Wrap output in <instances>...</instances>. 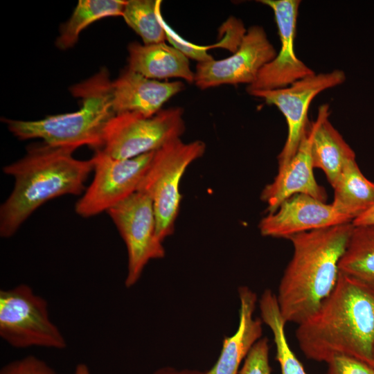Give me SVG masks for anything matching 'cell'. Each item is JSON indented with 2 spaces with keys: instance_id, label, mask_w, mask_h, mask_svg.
<instances>
[{
  "instance_id": "6da1fadb",
  "label": "cell",
  "mask_w": 374,
  "mask_h": 374,
  "mask_svg": "<svg viewBox=\"0 0 374 374\" xmlns=\"http://www.w3.org/2000/svg\"><path fill=\"white\" fill-rule=\"evenodd\" d=\"M296 337L308 359L328 363L346 355L374 369V285L340 272L330 295L298 324Z\"/></svg>"
},
{
  "instance_id": "7a4b0ae2",
  "label": "cell",
  "mask_w": 374,
  "mask_h": 374,
  "mask_svg": "<svg viewBox=\"0 0 374 374\" xmlns=\"http://www.w3.org/2000/svg\"><path fill=\"white\" fill-rule=\"evenodd\" d=\"M73 149L42 142L30 145L26 154L3 168L15 181L0 207V236L10 238L46 202L66 195H80L93 172V161L73 156Z\"/></svg>"
},
{
  "instance_id": "3957f363",
  "label": "cell",
  "mask_w": 374,
  "mask_h": 374,
  "mask_svg": "<svg viewBox=\"0 0 374 374\" xmlns=\"http://www.w3.org/2000/svg\"><path fill=\"white\" fill-rule=\"evenodd\" d=\"M353 226L350 222L288 238L293 253L276 294L286 323L299 324L305 321L332 292Z\"/></svg>"
},
{
  "instance_id": "277c9868",
  "label": "cell",
  "mask_w": 374,
  "mask_h": 374,
  "mask_svg": "<svg viewBox=\"0 0 374 374\" xmlns=\"http://www.w3.org/2000/svg\"><path fill=\"white\" fill-rule=\"evenodd\" d=\"M112 83L108 71L101 69L70 88L73 96L82 100L78 110L36 121H3L8 130L19 140L40 139L51 146L75 150L84 145L95 150L100 149L105 128L116 115L112 105Z\"/></svg>"
},
{
  "instance_id": "5b68a950",
  "label": "cell",
  "mask_w": 374,
  "mask_h": 374,
  "mask_svg": "<svg viewBox=\"0 0 374 374\" xmlns=\"http://www.w3.org/2000/svg\"><path fill=\"white\" fill-rule=\"evenodd\" d=\"M205 150L206 145L202 141L185 143L179 138L154 152L137 191L152 202L157 235L162 242L175 230L181 200V179L189 165L202 157Z\"/></svg>"
},
{
  "instance_id": "8992f818",
  "label": "cell",
  "mask_w": 374,
  "mask_h": 374,
  "mask_svg": "<svg viewBox=\"0 0 374 374\" xmlns=\"http://www.w3.org/2000/svg\"><path fill=\"white\" fill-rule=\"evenodd\" d=\"M0 337L18 349L63 350L67 346L50 317L46 300L24 283L0 291Z\"/></svg>"
},
{
  "instance_id": "52a82bcc",
  "label": "cell",
  "mask_w": 374,
  "mask_h": 374,
  "mask_svg": "<svg viewBox=\"0 0 374 374\" xmlns=\"http://www.w3.org/2000/svg\"><path fill=\"white\" fill-rule=\"evenodd\" d=\"M183 114L181 107L161 109L151 117L135 113L116 114L105 128L103 145L98 150L118 159L156 151L183 134Z\"/></svg>"
},
{
  "instance_id": "ba28073f",
  "label": "cell",
  "mask_w": 374,
  "mask_h": 374,
  "mask_svg": "<svg viewBox=\"0 0 374 374\" xmlns=\"http://www.w3.org/2000/svg\"><path fill=\"white\" fill-rule=\"evenodd\" d=\"M154 152L118 159L96 150L91 158L93 177L76 202L75 213L87 218L107 212L136 192Z\"/></svg>"
},
{
  "instance_id": "9c48e42d",
  "label": "cell",
  "mask_w": 374,
  "mask_h": 374,
  "mask_svg": "<svg viewBox=\"0 0 374 374\" xmlns=\"http://www.w3.org/2000/svg\"><path fill=\"white\" fill-rule=\"evenodd\" d=\"M107 213L126 245L127 271L125 285L130 288L139 281L150 260L161 259L166 254L163 242L157 235L152 202L136 191Z\"/></svg>"
},
{
  "instance_id": "30bf717a",
  "label": "cell",
  "mask_w": 374,
  "mask_h": 374,
  "mask_svg": "<svg viewBox=\"0 0 374 374\" xmlns=\"http://www.w3.org/2000/svg\"><path fill=\"white\" fill-rule=\"evenodd\" d=\"M345 80L344 72L335 69L328 73H314L285 88L250 94L263 99L267 104L276 106L285 118L287 136L278 157V169L287 164L298 149L309 123L308 112L314 98L326 89L342 84Z\"/></svg>"
},
{
  "instance_id": "8fae6325",
  "label": "cell",
  "mask_w": 374,
  "mask_h": 374,
  "mask_svg": "<svg viewBox=\"0 0 374 374\" xmlns=\"http://www.w3.org/2000/svg\"><path fill=\"white\" fill-rule=\"evenodd\" d=\"M276 54L265 29L260 26H252L231 56L197 62L194 82L202 90L222 84L249 85L256 80L260 69L274 59Z\"/></svg>"
},
{
  "instance_id": "7c38bea8",
  "label": "cell",
  "mask_w": 374,
  "mask_h": 374,
  "mask_svg": "<svg viewBox=\"0 0 374 374\" xmlns=\"http://www.w3.org/2000/svg\"><path fill=\"white\" fill-rule=\"evenodd\" d=\"M274 12L280 40V48L274 59L259 71L256 80L247 85V92L274 90L287 87L315 73L299 59L294 51V38L299 0H261Z\"/></svg>"
},
{
  "instance_id": "4fadbf2b",
  "label": "cell",
  "mask_w": 374,
  "mask_h": 374,
  "mask_svg": "<svg viewBox=\"0 0 374 374\" xmlns=\"http://www.w3.org/2000/svg\"><path fill=\"white\" fill-rule=\"evenodd\" d=\"M350 222L352 220L332 204L306 194H296L284 200L276 211L267 214L258 228L263 236L288 239L298 233Z\"/></svg>"
},
{
  "instance_id": "5bb4252c",
  "label": "cell",
  "mask_w": 374,
  "mask_h": 374,
  "mask_svg": "<svg viewBox=\"0 0 374 374\" xmlns=\"http://www.w3.org/2000/svg\"><path fill=\"white\" fill-rule=\"evenodd\" d=\"M317 126V119L308 123L295 154L262 190L260 197L267 205L268 213L296 194H306L323 202L327 199L325 189L317 184L313 172L312 143Z\"/></svg>"
},
{
  "instance_id": "9a60e30c",
  "label": "cell",
  "mask_w": 374,
  "mask_h": 374,
  "mask_svg": "<svg viewBox=\"0 0 374 374\" xmlns=\"http://www.w3.org/2000/svg\"><path fill=\"white\" fill-rule=\"evenodd\" d=\"M184 88L181 81L161 82L150 79L127 68L112 81L113 109L116 114L135 113L151 117Z\"/></svg>"
},
{
  "instance_id": "2e32d148",
  "label": "cell",
  "mask_w": 374,
  "mask_h": 374,
  "mask_svg": "<svg viewBox=\"0 0 374 374\" xmlns=\"http://www.w3.org/2000/svg\"><path fill=\"white\" fill-rule=\"evenodd\" d=\"M239 321L235 332L222 341L220 354L215 364L202 374H238L241 363L253 346L261 339L262 321L254 317L257 296L249 287L238 288Z\"/></svg>"
},
{
  "instance_id": "e0dca14e",
  "label": "cell",
  "mask_w": 374,
  "mask_h": 374,
  "mask_svg": "<svg viewBox=\"0 0 374 374\" xmlns=\"http://www.w3.org/2000/svg\"><path fill=\"white\" fill-rule=\"evenodd\" d=\"M128 69L150 79L178 78L193 83L195 72L190 68L188 58L165 42L128 46Z\"/></svg>"
},
{
  "instance_id": "ac0fdd59",
  "label": "cell",
  "mask_w": 374,
  "mask_h": 374,
  "mask_svg": "<svg viewBox=\"0 0 374 374\" xmlns=\"http://www.w3.org/2000/svg\"><path fill=\"white\" fill-rule=\"evenodd\" d=\"M329 106L319 108L317 126L312 143L314 168L324 172L328 182L335 185L345 163L355 158V152L328 120Z\"/></svg>"
},
{
  "instance_id": "d6986e66",
  "label": "cell",
  "mask_w": 374,
  "mask_h": 374,
  "mask_svg": "<svg viewBox=\"0 0 374 374\" xmlns=\"http://www.w3.org/2000/svg\"><path fill=\"white\" fill-rule=\"evenodd\" d=\"M332 188V204L352 221L374 204V182L364 175L355 158L345 163Z\"/></svg>"
},
{
  "instance_id": "ffe728a7",
  "label": "cell",
  "mask_w": 374,
  "mask_h": 374,
  "mask_svg": "<svg viewBox=\"0 0 374 374\" xmlns=\"http://www.w3.org/2000/svg\"><path fill=\"white\" fill-rule=\"evenodd\" d=\"M339 271L374 285V224L353 226Z\"/></svg>"
},
{
  "instance_id": "44dd1931",
  "label": "cell",
  "mask_w": 374,
  "mask_h": 374,
  "mask_svg": "<svg viewBox=\"0 0 374 374\" xmlns=\"http://www.w3.org/2000/svg\"><path fill=\"white\" fill-rule=\"evenodd\" d=\"M127 1L80 0L70 19L62 26L56 40L58 48L73 46L83 29L93 22L112 16L122 15Z\"/></svg>"
},
{
  "instance_id": "7402d4cb",
  "label": "cell",
  "mask_w": 374,
  "mask_h": 374,
  "mask_svg": "<svg viewBox=\"0 0 374 374\" xmlns=\"http://www.w3.org/2000/svg\"><path fill=\"white\" fill-rule=\"evenodd\" d=\"M261 320L271 330L276 345V360L281 374H308L292 350L285 335V325L278 306L276 295L265 290L259 299Z\"/></svg>"
},
{
  "instance_id": "603a6c76",
  "label": "cell",
  "mask_w": 374,
  "mask_h": 374,
  "mask_svg": "<svg viewBox=\"0 0 374 374\" xmlns=\"http://www.w3.org/2000/svg\"><path fill=\"white\" fill-rule=\"evenodd\" d=\"M161 1L129 0L123 17L127 24L142 39L143 44L165 42L166 33L161 22Z\"/></svg>"
},
{
  "instance_id": "cb8c5ba5",
  "label": "cell",
  "mask_w": 374,
  "mask_h": 374,
  "mask_svg": "<svg viewBox=\"0 0 374 374\" xmlns=\"http://www.w3.org/2000/svg\"><path fill=\"white\" fill-rule=\"evenodd\" d=\"M269 350L268 339H260L249 352L238 374H271Z\"/></svg>"
},
{
  "instance_id": "d4e9b609",
  "label": "cell",
  "mask_w": 374,
  "mask_h": 374,
  "mask_svg": "<svg viewBox=\"0 0 374 374\" xmlns=\"http://www.w3.org/2000/svg\"><path fill=\"white\" fill-rule=\"evenodd\" d=\"M161 22L164 28L166 38L172 47L186 55L188 59H193L197 62H207L213 60L212 55L206 52L208 47L197 46L183 39L160 17Z\"/></svg>"
},
{
  "instance_id": "484cf974",
  "label": "cell",
  "mask_w": 374,
  "mask_h": 374,
  "mask_svg": "<svg viewBox=\"0 0 374 374\" xmlns=\"http://www.w3.org/2000/svg\"><path fill=\"white\" fill-rule=\"evenodd\" d=\"M0 374H60L42 359L28 355L10 362L0 370Z\"/></svg>"
},
{
  "instance_id": "4316f807",
  "label": "cell",
  "mask_w": 374,
  "mask_h": 374,
  "mask_svg": "<svg viewBox=\"0 0 374 374\" xmlns=\"http://www.w3.org/2000/svg\"><path fill=\"white\" fill-rule=\"evenodd\" d=\"M327 364L326 374H374L371 366L349 356H335Z\"/></svg>"
},
{
  "instance_id": "83f0119b",
  "label": "cell",
  "mask_w": 374,
  "mask_h": 374,
  "mask_svg": "<svg viewBox=\"0 0 374 374\" xmlns=\"http://www.w3.org/2000/svg\"><path fill=\"white\" fill-rule=\"evenodd\" d=\"M353 226L374 224V204L364 213L352 221Z\"/></svg>"
},
{
  "instance_id": "f1b7e54d",
  "label": "cell",
  "mask_w": 374,
  "mask_h": 374,
  "mask_svg": "<svg viewBox=\"0 0 374 374\" xmlns=\"http://www.w3.org/2000/svg\"><path fill=\"white\" fill-rule=\"evenodd\" d=\"M202 372H200L197 370L192 369H179L171 366H165L157 369L154 371L152 374H202Z\"/></svg>"
},
{
  "instance_id": "f546056e",
  "label": "cell",
  "mask_w": 374,
  "mask_h": 374,
  "mask_svg": "<svg viewBox=\"0 0 374 374\" xmlns=\"http://www.w3.org/2000/svg\"><path fill=\"white\" fill-rule=\"evenodd\" d=\"M73 374H91V373L87 364L80 363L75 366Z\"/></svg>"
}]
</instances>
